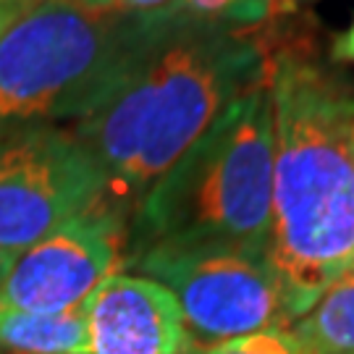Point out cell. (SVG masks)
<instances>
[{
  "instance_id": "1",
  "label": "cell",
  "mask_w": 354,
  "mask_h": 354,
  "mask_svg": "<svg viewBox=\"0 0 354 354\" xmlns=\"http://www.w3.org/2000/svg\"><path fill=\"white\" fill-rule=\"evenodd\" d=\"M273 205L268 260L289 323L354 268V87L304 48L268 53Z\"/></svg>"
},
{
  "instance_id": "2",
  "label": "cell",
  "mask_w": 354,
  "mask_h": 354,
  "mask_svg": "<svg viewBox=\"0 0 354 354\" xmlns=\"http://www.w3.org/2000/svg\"><path fill=\"white\" fill-rule=\"evenodd\" d=\"M268 48L247 29L203 24L168 8L163 32L127 82L71 131L105 174V200L129 215L247 87Z\"/></svg>"
},
{
  "instance_id": "3",
  "label": "cell",
  "mask_w": 354,
  "mask_h": 354,
  "mask_svg": "<svg viewBox=\"0 0 354 354\" xmlns=\"http://www.w3.org/2000/svg\"><path fill=\"white\" fill-rule=\"evenodd\" d=\"M270 205L273 102L266 68L134 207L127 263L152 247L221 244L268 254Z\"/></svg>"
},
{
  "instance_id": "4",
  "label": "cell",
  "mask_w": 354,
  "mask_h": 354,
  "mask_svg": "<svg viewBox=\"0 0 354 354\" xmlns=\"http://www.w3.org/2000/svg\"><path fill=\"white\" fill-rule=\"evenodd\" d=\"M168 11L134 16L37 0L0 37V131L82 121L140 66Z\"/></svg>"
},
{
  "instance_id": "5",
  "label": "cell",
  "mask_w": 354,
  "mask_h": 354,
  "mask_svg": "<svg viewBox=\"0 0 354 354\" xmlns=\"http://www.w3.org/2000/svg\"><path fill=\"white\" fill-rule=\"evenodd\" d=\"M127 268L176 297L197 344H215L270 328H291L279 279L266 252L239 247H152Z\"/></svg>"
},
{
  "instance_id": "6",
  "label": "cell",
  "mask_w": 354,
  "mask_h": 354,
  "mask_svg": "<svg viewBox=\"0 0 354 354\" xmlns=\"http://www.w3.org/2000/svg\"><path fill=\"white\" fill-rule=\"evenodd\" d=\"M105 192L102 168L71 129L32 124L0 131V250L24 252Z\"/></svg>"
},
{
  "instance_id": "7",
  "label": "cell",
  "mask_w": 354,
  "mask_h": 354,
  "mask_svg": "<svg viewBox=\"0 0 354 354\" xmlns=\"http://www.w3.org/2000/svg\"><path fill=\"white\" fill-rule=\"evenodd\" d=\"M131 215L102 197L16 254L0 286V310L66 313L127 263Z\"/></svg>"
},
{
  "instance_id": "8",
  "label": "cell",
  "mask_w": 354,
  "mask_h": 354,
  "mask_svg": "<svg viewBox=\"0 0 354 354\" xmlns=\"http://www.w3.org/2000/svg\"><path fill=\"white\" fill-rule=\"evenodd\" d=\"M89 354H184L197 342L171 291L140 273H113L84 299Z\"/></svg>"
},
{
  "instance_id": "9",
  "label": "cell",
  "mask_w": 354,
  "mask_h": 354,
  "mask_svg": "<svg viewBox=\"0 0 354 354\" xmlns=\"http://www.w3.org/2000/svg\"><path fill=\"white\" fill-rule=\"evenodd\" d=\"M0 354H89L84 304L66 313L0 310Z\"/></svg>"
},
{
  "instance_id": "10",
  "label": "cell",
  "mask_w": 354,
  "mask_h": 354,
  "mask_svg": "<svg viewBox=\"0 0 354 354\" xmlns=\"http://www.w3.org/2000/svg\"><path fill=\"white\" fill-rule=\"evenodd\" d=\"M291 333L310 354H354V268L291 323Z\"/></svg>"
},
{
  "instance_id": "11",
  "label": "cell",
  "mask_w": 354,
  "mask_h": 354,
  "mask_svg": "<svg viewBox=\"0 0 354 354\" xmlns=\"http://www.w3.org/2000/svg\"><path fill=\"white\" fill-rule=\"evenodd\" d=\"M273 6L276 0H176L174 11L192 21H203V24L252 29L260 21H266Z\"/></svg>"
},
{
  "instance_id": "12",
  "label": "cell",
  "mask_w": 354,
  "mask_h": 354,
  "mask_svg": "<svg viewBox=\"0 0 354 354\" xmlns=\"http://www.w3.org/2000/svg\"><path fill=\"white\" fill-rule=\"evenodd\" d=\"M200 354H310L291 328H270L226 342L200 344Z\"/></svg>"
},
{
  "instance_id": "13",
  "label": "cell",
  "mask_w": 354,
  "mask_h": 354,
  "mask_svg": "<svg viewBox=\"0 0 354 354\" xmlns=\"http://www.w3.org/2000/svg\"><path fill=\"white\" fill-rule=\"evenodd\" d=\"M176 0H115V11L134 13V16H150L174 8Z\"/></svg>"
},
{
  "instance_id": "14",
  "label": "cell",
  "mask_w": 354,
  "mask_h": 354,
  "mask_svg": "<svg viewBox=\"0 0 354 354\" xmlns=\"http://www.w3.org/2000/svg\"><path fill=\"white\" fill-rule=\"evenodd\" d=\"M330 61L354 66V19L352 24L346 26V29H342L333 37V42H330Z\"/></svg>"
},
{
  "instance_id": "15",
  "label": "cell",
  "mask_w": 354,
  "mask_h": 354,
  "mask_svg": "<svg viewBox=\"0 0 354 354\" xmlns=\"http://www.w3.org/2000/svg\"><path fill=\"white\" fill-rule=\"evenodd\" d=\"M37 0H0V37H3V32L8 29V26L26 11V8H32Z\"/></svg>"
},
{
  "instance_id": "16",
  "label": "cell",
  "mask_w": 354,
  "mask_h": 354,
  "mask_svg": "<svg viewBox=\"0 0 354 354\" xmlns=\"http://www.w3.org/2000/svg\"><path fill=\"white\" fill-rule=\"evenodd\" d=\"M68 3L89 8V11H113L115 8V0H68Z\"/></svg>"
},
{
  "instance_id": "17",
  "label": "cell",
  "mask_w": 354,
  "mask_h": 354,
  "mask_svg": "<svg viewBox=\"0 0 354 354\" xmlns=\"http://www.w3.org/2000/svg\"><path fill=\"white\" fill-rule=\"evenodd\" d=\"M13 260H16V254H13V252H6V250H0V286H3L6 276L11 273Z\"/></svg>"
},
{
  "instance_id": "18",
  "label": "cell",
  "mask_w": 354,
  "mask_h": 354,
  "mask_svg": "<svg viewBox=\"0 0 354 354\" xmlns=\"http://www.w3.org/2000/svg\"><path fill=\"white\" fill-rule=\"evenodd\" d=\"M184 354H200V344H197V346H192L189 352H184Z\"/></svg>"
},
{
  "instance_id": "19",
  "label": "cell",
  "mask_w": 354,
  "mask_h": 354,
  "mask_svg": "<svg viewBox=\"0 0 354 354\" xmlns=\"http://www.w3.org/2000/svg\"><path fill=\"white\" fill-rule=\"evenodd\" d=\"M289 6H294V3H310V0H286Z\"/></svg>"
},
{
  "instance_id": "20",
  "label": "cell",
  "mask_w": 354,
  "mask_h": 354,
  "mask_svg": "<svg viewBox=\"0 0 354 354\" xmlns=\"http://www.w3.org/2000/svg\"><path fill=\"white\" fill-rule=\"evenodd\" d=\"M352 145H354V121H352Z\"/></svg>"
}]
</instances>
